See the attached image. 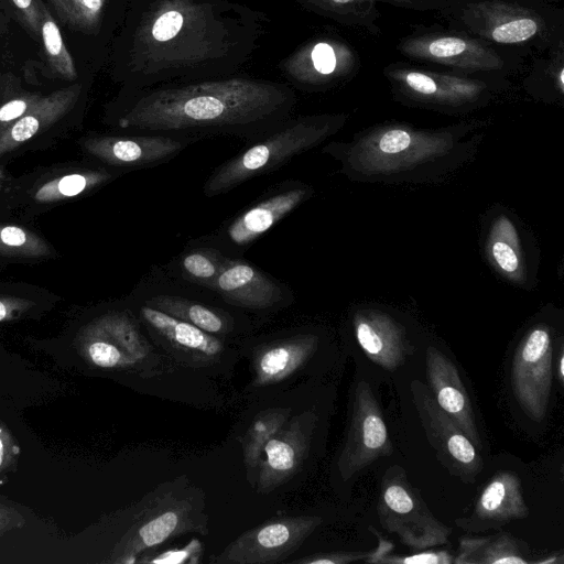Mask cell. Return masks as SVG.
Listing matches in <instances>:
<instances>
[{
	"label": "cell",
	"mask_w": 564,
	"mask_h": 564,
	"mask_svg": "<svg viewBox=\"0 0 564 564\" xmlns=\"http://www.w3.org/2000/svg\"><path fill=\"white\" fill-rule=\"evenodd\" d=\"M269 20L235 0H129L117 41L124 89L240 73Z\"/></svg>",
	"instance_id": "1"
},
{
	"label": "cell",
	"mask_w": 564,
	"mask_h": 564,
	"mask_svg": "<svg viewBox=\"0 0 564 564\" xmlns=\"http://www.w3.org/2000/svg\"><path fill=\"white\" fill-rule=\"evenodd\" d=\"M291 85L245 74L124 89L111 106L119 132L230 135L252 143L292 117Z\"/></svg>",
	"instance_id": "2"
},
{
	"label": "cell",
	"mask_w": 564,
	"mask_h": 564,
	"mask_svg": "<svg viewBox=\"0 0 564 564\" xmlns=\"http://www.w3.org/2000/svg\"><path fill=\"white\" fill-rule=\"evenodd\" d=\"M478 121L441 129L386 123L361 132L349 143L323 149L341 163L340 172L368 182H416L440 177L466 161L476 147L467 139Z\"/></svg>",
	"instance_id": "3"
},
{
	"label": "cell",
	"mask_w": 564,
	"mask_h": 564,
	"mask_svg": "<svg viewBox=\"0 0 564 564\" xmlns=\"http://www.w3.org/2000/svg\"><path fill=\"white\" fill-rule=\"evenodd\" d=\"M31 343L59 367L87 372L135 370L151 354L134 314L119 308L84 313L57 336Z\"/></svg>",
	"instance_id": "4"
},
{
	"label": "cell",
	"mask_w": 564,
	"mask_h": 564,
	"mask_svg": "<svg viewBox=\"0 0 564 564\" xmlns=\"http://www.w3.org/2000/svg\"><path fill=\"white\" fill-rule=\"evenodd\" d=\"M347 119L346 113L290 117L217 166L203 185L204 195L212 198L276 171L292 158L322 144L339 131Z\"/></svg>",
	"instance_id": "5"
},
{
	"label": "cell",
	"mask_w": 564,
	"mask_h": 564,
	"mask_svg": "<svg viewBox=\"0 0 564 564\" xmlns=\"http://www.w3.org/2000/svg\"><path fill=\"white\" fill-rule=\"evenodd\" d=\"M453 29L502 47L550 50L563 39V12L522 0H453L440 12Z\"/></svg>",
	"instance_id": "6"
},
{
	"label": "cell",
	"mask_w": 564,
	"mask_h": 564,
	"mask_svg": "<svg viewBox=\"0 0 564 564\" xmlns=\"http://www.w3.org/2000/svg\"><path fill=\"white\" fill-rule=\"evenodd\" d=\"M123 173L97 162H73L12 176L0 198V217L30 224L61 204L96 192Z\"/></svg>",
	"instance_id": "7"
},
{
	"label": "cell",
	"mask_w": 564,
	"mask_h": 564,
	"mask_svg": "<svg viewBox=\"0 0 564 564\" xmlns=\"http://www.w3.org/2000/svg\"><path fill=\"white\" fill-rule=\"evenodd\" d=\"M398 50L412 61L491 78L518 70L522 62L520 52L502 48L456 29L414 32L399 41Z\"/></svg>",
	"instance_id": "8"
},
{
	"label": "cell",
	"mask_w": 564,
	"mask_h": 564,
	"mask_svg": "<svg viewBox=\"0 0 564 564\" xmlns=\"http://www.w3.org/2000/svg\"><path fill=\"white\" fill-rule=\"evenodd\" d=\"M395 98L403 104L443 112H466L494 97V78L437 72L403 63L383 68Z\"/></svg>",
	"instance_id": "9"
},
{
	"label": "cell",
	"mask_w": 564,
	"mask_h": 564,
	"mask_svg": "<svg viewBox=\"0 0 564 564\" xmlns=\"http://www.w3.org/2000/svg\"><path fill=\"white\" fill-rule=\"evenodd\" d=\"M377 513L381 527L412 551L446 544L453 532L432 513L399 465L390 466L382 476Z\"/></svg>",
	"instance_id": "10"
},
{
	"label": "cell",
	"mask_w": 564,
	"mask_h": 564,
	"mask_svg": "<svg viewBox=\"0 0 564 564\" xmlns=\"http://www.w3.org/2000/svg\"><path fill=\"white\" fill-rule=\"evenodd\" d=\"M313 194V187L304 182L283 181L224 224L217 232L198 241L214 246L228 256L235 257L310 199Z\"/></svg>",
	"instance_id": "11"
},
{
	"label": "cell",
	"mask_w": 564,
	"mask_h": 564,
	"mask_svg": "<svg viewBox=\"0 0 564 564\" xmlns=\"http://www.w3.org/2000/svg\"><path fill=\"white\" fill-rule=\"evenodd\" d=\"M278 67L292 86L321 91L350 79L359 70L360 59L345 40L322 34L301 44Z\"/></svg>",
	"instance_id": "12"
},
{
	"label": "cell",
	"mask_w": 564,
	"mask_h": 564,
	"mask_svg": "<svg viewBox=\"0 0 564 564\" xmlns=\"http://www.w3.org/2000/svg\"><path fill=\"white\" fill-rule=\"evenodd\" d=\"M392 453L389 430L376 395L367 381L358 380L352 388L347 433L337 462L340 477L346 481Z\"/></svg>",
	"instance_id": "13"
},
{
	"label": "cell",
	"mask_w": 564,
	"mask_h": 564,
	"mask_svg": "<svg viewBox=\"0 0 564 564\" xmlns=\"http://www.w3.org/2000/svg\"><path fill=\"white\" fill-rule=\"evenodd\" d=\"M197 141L185 135L118 132L85 135L79 145L94 162L129 172L166 163Z\"/></svg>",
	"instance_id": "14"
},
{
	"label": "cell",
	"mask_w": 564,
	"mask_h": 564,
	"mask_svg": "<svg viewBox=\"0 0 564 564\" xmlns=\"http://www.w3.org/2000/svg\"><path fill=\"white\" fill-rule=\"evenodd\" d=\"M553 328L531 326L516 347L511 364L512 391L518 404L533 421L547 412L552 389Z\"/></svg>",
	"instance_id": "15"
},
{
	"label": "cell",
	"mask_w": 564,
	"mask_h": 564,
	"mask_svg": "<svg viewBox=\"0 0 564 564\" xmlns=\"http://www.w3.org/2000/svg\"><path fill=\"white\" fill-rule=\"evenodd\" d=\"M410 391L421 425L438 462L464 484H474L484 468L478 448L437 405L426 384L412 380Z\"/></svg>",
	"instance_id": "16"
},
{
	"label": "cell",
	"mask_w": 564,
	"mask_h": 564,
	"mask_svg": "<svg viewBox=\"0 0 564 564\" xmlns=\"http://www.w3.org/2000/svg\"><path fill=\"white\" fill-rule=\"evenodd\" d=\"M321 517L299 516L271 519L250 529L215 557L218 564H269L293 554L322 523Z\"/></svg>",
	"instance_id": "17"
},
{
	"label": "cell",
	"mask_w": 564,
	"mask_h": 564,
	"mask_svg": "<svg viewBox=\"0 0 564 564\" xmlns=\"http://www.w3.org/2000/svg\"><path fill=\"white\" fill-rule=\"evenodd\" d=\"M317 421L315 410H306L288 420L268 441L259 460V492L273 491L299 471L307 456Z\"/></svg>",
	"instance_id": "18"
},
{
	"label": "cell",
	"mask_w": 564,
	"mask_h": 564,
	"mask_svg": "<svg viewBox=\"0 0 564 564\" xmlns=\"http://www.w3.org/2000/svg\"><path fill=\"white\" fill-rule=\"evenodd\" d=\"M226 303L254 311L288 304L291 290L249 261L230 257L209 288Z\"/></svg>",
	"instance_id": "19"
},
{
	"label": "cell",
	"mask_w": 564,
	"mask_h": 564,
	"mask_svg": "<svg viewBox=\"0 0 564 564\" xmlns=\"http://www.w3.org/2000/svg\"><path fill=\"white\" fill-rule=\"evenodd\" d=\"M529 514L521 479L517 473L500 470L481 489L469 516L455 520L467 532L499 530Z\"/></svg>",
	"instance_id": "20"
},
{
	"label": "cell",
	"mask_w": 564,
	"mask_h": 564,
	"mask_svg": "<svg viewBox=\"0 0 564 564\" xmlns=\"http://www.w3.org/2000/svg\"><path fill=\"white\" fill-rule=\"evenodd\" d=\"M484 250L490 265L500 276L519 286L529 285L533 278L529 243L514 217L503 210L488 217Z\"/></svg>",
	"instance_id": "21"
},
{
	"label": "cell",
	"mask_w": 564,
	"mask_h": 564,
	"mask_svg": "<svg viewBox=\"0 0 564 564\" xmlns=\"http://www.w3.org/2000/svg\"><path fill=\"white\" fill-rule=\"evenodd\" d=\"M352 325L364 354L386 370L393 371L401 367L413 351L404 325L384 311L358 310L354 314Z\"/></svg>",
	"instance_id": "22"
},
{
	"label": "cell",
	"mask_w": 564,
	"mask_h": 564,
	"mask_svg": "<svg viewBox=\"0 0 564 564\" xmlns=\"http://www.w3.org/2000/svg\"><path fill=\"white\" fill-rule=\"evenodd\" d=\"M425 367L427 388L435 402L480 451L477 421L457 367L434 346L426 348Z\"/></svg>",
	"instance_id": "23"
},
{
	"label": "cell",
	"mask_w": 564,
	"mask_h": 564,
	"mask_svg": "<svg viewBox=\"0 0 564 564\" xmlns=\"http://www.w3.org/2000/svg\"><path fill=\"white\" fill-rule=\"evenodd\" d=\"M82 93V84L75 83L42 95L29 111L0 134V158L35 145V140L44 137L76 107Z\"/></svg>",
	"instance_id": "24"
},
{
	"label": "cell",
	"mask_w": 564,
	"mask_h": 564,
	"mask_svg": "<svg viewBox=\"0 0 564 564\" xmlns=\"http://www.w3.org/2000/svg\"><path fill=\"white\" fill-rule=\"evenodd\" d=\"M304 9L341 25L380 35L379 3L414 11L444 10L453 0H293Z\"/></svg>",
	"instance_id": "25"
},
{
	"label": "cell",
	"mask_w": 564,
	"mask_h": 564,
	"mask_svg": "<svg viewBox=\"0 0 564 564\" xmlns=\"http://www.w3.org/2000/svg\"><path fill=\"white\" fill-rule=\"evenodd\" d=\"M134 303L143 324L175 349L204 358H215L221 354L224 345L217 336L159 311L139 299Z\"/></svg>",
	"instance_id": "26"
},
{
	"label": "cell",
	"mask_w": 564,
	"mask_h": 564,
	"mask_svg": "<svg viewBox=\"0 0 564 564\" xmlns=\"http://www.w3.org/2000/svg\"><path fill=\"white\" fill-rule=\"evenodd\" d=\"M318 337L301 334L263 346L253 362V387L280 382L300 369L316 351Z\"/></svg>",
	"instance_id": "27"
},
{
	"label": "cell",
	"mask_w": 564,
	"mask_h": 564,
	"mask_svg": "<svg viewBox=\"0 0 564 564\" xmlns=\"http://www.w3.org/2000/svg\"><path fill=\"white\" fill-rule=\"evenodd\" d=\"M142 291L144 292L138 299L143 303L208 334L223 336L232 329L230 316L218 307L184 295L165 292L162 286L144 288Z\"/></svg>",
	"instance_id": "28"
},
{
	"label": "cell",
	"mask_w": 564,
	"mask_h": 564,
	"mask_svg": "<svg viewBox=\"0 0 564 564\" xmlns=\"http://www.w3.org/2000/svg\"><path fill=\"white\" fill-rule=\"evenodd\" d=\"M61 301L58 294L41 285L0 281V326L40 321Z\"/></svg>",
	"instance_id": "29"
},
{
	"label": "cell",
	"mask_w": 564,
	"mask_h": 564,
	"mask_svg": "<svg viewBox=\"0 0 564 564\" xmlns=\"http://www.w3.org/2000/svg\"><path fill=\"white\" fill-rule=\"evenodd\" d=\"M189 511L186 502H175L151 514L131 533L123 547L121 562L134 563L135 554L189 530Z\"/></svg>",
	"instance_id": "30"
},
{
	"label": "cell",
	"mask_w": 564,
	"mask_h": 564,
	"mask_svg": "<svg viewBox=\"0 0 564 564\" xmlns=\"http://www.w3.org/2000/svg\"><path fill=\"white\" fill-rule=\"evenodd\" d=\"M528 545L508 532L492 535H463L455 564H530Z\"/></svg>",
	"instance_id": "31"
},
{
	"label": "cell",
	"mask_w": 564,
	"mask_h": 564,
	"mask_svg": "<svg viewBox=\"0 0 564 564\" xmlns=\"http://www.w3.org/2000/svg\"><path fill=\"white\" fill-rule=\"evenodd\" d=\"M56 248L32 225L0 217V259L8 263H39L57 258Z\"/></svg>",
	"instance_id": "32"
},
{
	"label": "cell",
	"mask_w": 564,
	"mask_h": 564,
	"mask_svg": "<svg viewBox=\"0 0 564 564\" xmlns=\"http://www.w3.org/2000/svg\"><path fill=\"white\" fill-rule=\"evenodd\" d=\"M68 29L99 36L112 11L124 14L129 0H47Z\"/></svg>",
	"instance_id": "33"
},
{
	"label": "cell",
	"mask_w": 564,
	"mask_h": 564,
	"mask_svg": "<svg viewBox=\"0 0 564 564\" xmlns=\"http://www.w3.org/2000/svg\"><path fill=\"white\" fill-rule=\"evenodd\" d=\"M193 245L170 262L169 270L180 280L209 290L230 256L210 245Z\"/></svg>",
	"instance_id": "34"
},
{
	"label": "cell",
	"mask_w": 564,
	"mask_h": 564,
	"mask_svg": "<svg viewBox=\"0 0 564 564\" xmlns=\"http://www.w3.org/2000/svg\"><path fill=\"white\" fill-rule=\"evenodd\" d=\"M549 56L535 61L524 79L527 91L545 102L563 101L564 98V39L549 50Z\"/></svg>",
	"instance_id": "35"
},
{
	"label": "cell",
	"mask_w": 564,
	"mask_h": 564,
	"mask_svg": "<svg viewBox=\"0 0 564 564\" xmlns=\"http://www.w3.org/2000/svg\"><path fill=\"white\" fill-rule=\"evenodd\" d=\"M40 9V40L44 58L54 77L64 80L77 79L74 59L65 46L59 26L51 11L42 0H37Z\"/></svg>",
	"instance_id": "36"
},
{
	"label": "cell",
	"mask_w": 564,
	"mask_h": 564,
	"mask_svg": "<svg viewBox=\"0 0 564 564\" xmlns=\"http://www.w3.org/2000/svg\"><path fill=\"white\" fill-rule=\"evenodd\" d=\"M291 412V408H271L253 419L242 440L243 462L248 470L259 464L264 445L284 426Z\"/></svg>",
	"instance_id": "37"
},
{
	"label": "cell",
	"mask_w": 564,
	"mask_h": 564,
	"mask_svg": "<svg viewBox=\"0 0 564 564\" xmlns=\"http://www.w3.org/2000/svg\"><path fill=\"white\" fill-rule=\"evenodd\" d=\"M369 530L377 536L378 545L370 551H336L316 553L293 561L299 564H348L364 561L365 563L378 564V561L386 554L391 553L393 544L386 540L372 525Z\"/></svg>",
	"instance_id": "38"
},
{
	"label": "cell",
	"mask_w": 564,
	"mask_h": 564,
	"mask_svg": "<svg viewBox=\"0 0 564 564\" xmlns=\"http://www.w3.org/2000/svg\"><path fill=\"white\" fill-rule=\"evenodd\" d=\"M42 95L30 91H13L0 99V134L29 111Z\"/></svg>",
	"instance_id": "39"
},
{
	"label": "cell",
	"mask_w": 564,
	"mask_h": 564,
	"mask_svg": "<svg viewBox=\"0 0 564 564\" xmlns=\"http://www.w3.org/2000/svg\"><path fill=\"white\" fill-rule=\"evenodd\" d=\"M455 555L446 550L426 549L414 553L383 555L378 564H452Z\"/></svg>",
	"instance_id": "40"
},
{
	"label": "cell",
	"mask_w": 564,
	"mask_h": 564,
	"mask_svg": "<svg viewBox=\"0 0 564 564\" xmlns=\"http://www.w3.org/2000/svg\"><path fill=\"white\" fill-rule=\"evenodd\" d=\"M203 544L197 539H192L188 544L182 549L169 550L147 562L154 564H196L200 562Z\"/></svg>",
	"instance_id": "41"
},
{
	"label": "cell",
	"mask_w": 564,
	"mask_h": 564,
	"mask_svg": "<svg viewBox=\"0 0 564 564\" xmlns=\"http://www.w3.org/2000/svg\"><path fill=\"white\" fill-rule=\"evenodd\" d=\"M14 8L19 21L40 40V9L37 0H9Z\"/></svg>",
	"instance_id": "42"
},
{
	"label": "cell",
	"mask_w": 564,
	"mask_h": 564,
	"mask_svg": "<svg viewBox=\"0 0 564 564\" xmlns=\"http://www.w3.org/2000/svg\"><path fill=\"white\" fill-rule=\"evenodd\" d=\"M19 521H23L20 513L0 505V529L7 530L9 527L18 525Z\"/></svg>",
	"instance_id": "43"
},
{
	"label": "cell",
	"mask_w": 564,
	"mask_h": 564,
	"mask_svg": "<svg viewBox=\"0 0 564 564\" xmlns=\"http://www.w3.org/2000/svg\"><path fill=\"white\" fill-rule=\"evenodd\" d=\"M9 434L0 429V470L3 469L9 460Z\"/></svg>",
	"instance_id": "44"
},
{
	"label": "cell",
	"mask_w": 564,
	"mask_h": 564,
	"mask_svg": "<svg viewBox=\"0 0 564 564\" xmlns=\"http://www.w3.org/2000/svg\"><path fill=\"white\" fill-rule=\"evenodd\" d=\"M556 377H557V380L558 382L561 383V386L564 384V349H563V344L561 341V346H560V350H558V355H557V362H556Z\"/></svg>",
	"instance_id": "45"
},
{
	"label": "cell",
	"mask_w": 564,
	"mask_h": 564,
	"mask_svg": "<svg viewBox=\"0 0 564 564\" xmlns=\"http://www.w3.org/2000/svg\"><path fill=\"white\" fill-rule=\"evenodd\" d=\"M563 562L562 552L552 554L549 557H544L542 560L533 561L534 564H562Z\"/></svg>",
	"instance_id": "46"
},
{
	"label": "cell",
	"mask_w": 564,
	"mask_h": 564,
	"mask_svg": "<svg viewBox=\"0 0 564 564\" xmlns=\"http://www.w3.org/2000/svg\"><path fill=\"white\" fill-rule=\"evenodd\" d=\"M11 177L10 173L0 165V198L2 197Z\"/></svg>",
	"instance_id": "47"
},
{
	"label": "cell",
	"mask_w": 564,
	"mask_h": 564,
	"mask_svg": "<svg viewBox=\"0 0 564 564\" xmlns=\"http://www.w3.org/2000/svg\"><path fill=\"white\" fill-rule=\"evenodd\" d=\"M8 265H10V263L0 259V271L4 270Z\"/></svg>",
	"instance_id": "48"
},
{
	"label": "cell",
	"mask_w": 564,
	"mask_h": 564,
	"mask_svg": "<svg viewBox=\"0 0 564 564\" xmlns=\"http://www.w3.org/2000/svg\"><path fill=\"white\" fill-rule=\"evenodd\" d=\"M522 1H529V0H522Z\"/></svg>",
	"instance_id": "49"
}]
</instances>
